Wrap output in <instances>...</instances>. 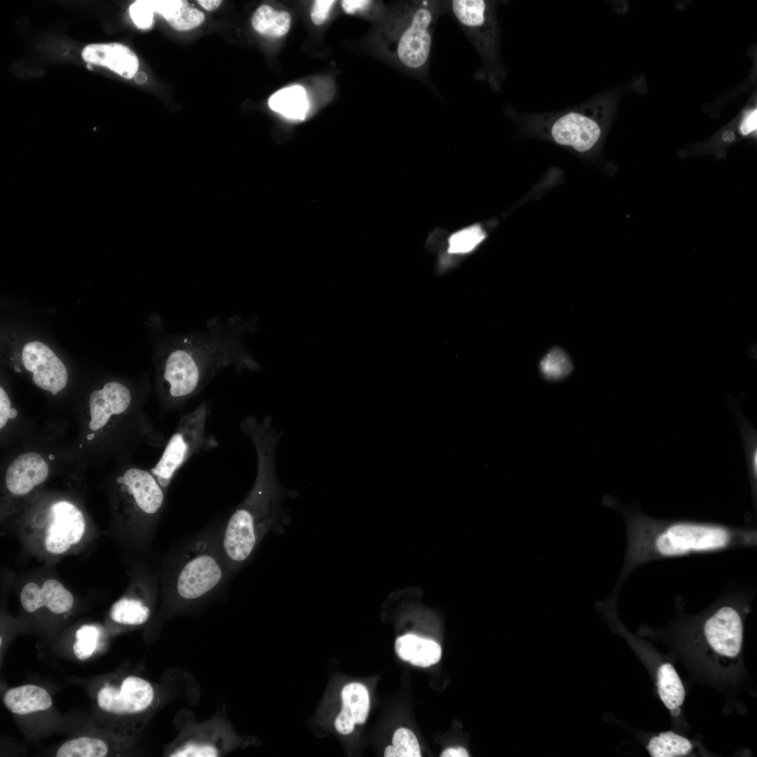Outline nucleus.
I'll return each mask as SVG.
<instances>
[{
  "label": "nucleus",
  "mask_w": 757,
  "mask_h": 757,
  "mask_svg": "<svg viewBox=\"0 0 757 757\" xmlns=\"http://www.w3.org/2000/svg\"><path fill=\"white\" fill-rule=\"evenodd\" d=\"M204 19L203 13L190 6L186 1L177 13L167 22L175 29L185 31L199 26Z\"/></svg>",
  "instance_id": "7c9ffc66"
},
{
  "label": "nucleus",
  "mask_w": 757,
  "mask_h": 757,
  "mask_svg": "<svg viewBox=\"0 0 757 757\" xmlns=\"http://www.w3.org/2000/svg\"><path fill=\"white\" fill-rule=\"evenodd\" d=\"M22 359L32 380L39 388L56 395L66 386L67 370L55 353L40 341H30L22 349Z\"/></svg>",
  "instance_id": "9b49d317"
},
{
  "label": "nucleus",
  "mask_w": 757,
  "mask_h": 757,
  "mask_svg": "<svg viewBox=\"0 0 757 757\" xmlns=\"http://www.w3.org/2000/svg\"><path fill=\"white\" fill-rule=\"evenodd\" d=\"M657 684L660 697L669 709L682 705L685 698V689L671 664H664L659 668Z\"/></svg>",
  "instance_id": "b1692460"
},
{
  "label": "nucleus",
  "mask_w": 757,
  "mask_h": 757,
  "mask_svg": "<svg viewBox=\"0 0 757 757\" xmlns=\"http://www.w3.org/2000/svg\"><path fill=\"white\" fill-rule=\"evenodd\" d=\"M690 742L672 731L661 732L653 737L647 747L653 757H674L688 754L692 749Z\"/></svg>",
  "instance_id": "393cba45"
},
{
  "label": "nucleus",
  "mask_w": 757,
  "mask_h": 757,
  "mask_svg": "<svg viewBox=\"0 0 757 757\" xmlns=\"http://www.w3.org/2000/svg\"><path fill=\"white\" fill-rule=\"evenodd\" d=\"M151 616V608L146 599L138 595H128L116 601L111 607L110 617L115 622L128 626L146 623Z\"/></svg>",
  "instance_id": "412c9836"
},
{
  "label": "nucleus",
  "mask_w": 757,
  "mask_h": 757,
  "mask_svg": "<svg viewBox=\"0 0 757 757\" xmlns=\"http://www.w3.org/2000/svg\"><path fill=\"white\" fill-rule=\"evenodd\" d=\"M484 238L485 233L479 225L463 228L449 236L447 253L454 257L465 256L472 252Z\"/></svg>",
  "instance_id": "a878e982"
},
{
  "label": "nucleus",
  "mask_w": 757,
  "mask_h": 757,
  "mask_svg": "<svg viewBox=\"0 0 757 757\" xmlns=\"http://www.w3.org/2000/svg\"><path fill=\"white\" fill-rule=\"evenodd\" d=\"M540 370L545 379L558 381L567 376L573 370L568 355L561 349H552L540 361Z\"/></svg>",
  "instance_id": "bb28decb"
},
{
  "label": "nucleus",
  "mask_w": 757,
  "mask_h": 757,
  "mask_svg": "<svg viewBox=\"0 0 757 757\" xmlns=\"http://www.w3.org/2000/svg\"><path fill=\"white\" fill-rule=\"evenodd\" d=\"M220 523L175 545L165 561L163 586L171 612L188 609L220 592L233 578L219 543Z\"/></svg>",
  "instance_id": "7ed1b4c3"
},
{
  "label": "nucleus",
  "mask_w": 757,
  "mask_h": 757,
  "mask_svg": "<svg viewBox=\"0 0 757 757\" xmlns=\"http://www.w3.org/2000/svg\"><path fill=\"white\" fill-rule=\"evenodd\" d=\"M129 11L132 20L137 27L146 29L153 24L154 11L150 1H136L130 5Z\"/></svg>",
  "instance_id": "2f4dec72"
},
{
  "label": "nucleus",
  "mask_w": 757,
  "mask_h": 757,
  "mask_svg": "<svg viewBox=\"0 0 757 757\" xmlns=\"http://www.w3.org/2000/svg\"><path fill=\"white\" fill-rule=\"evenodd\" d=\"M240 428L254 446L257 468L250 491L220 523V547L233 577L250 561L269 531L279 533L289 524L283 503L292 494L277 476L275 451L280 434L273 428L271 417L259 420L250 416L241 421Z\"/></svg>",
  "instance_id": "f257e3e1"
},
{
  "label": "nucleus",
  "mask_w": 757,
  "mask_h": 757,
  "mask_svg": "<svg viewBox=\"0 0 757 757\" xmlns=\"http://www.w3.org/2000/svg\"><path fill=\"white\" fill-rule=\"evenodd\" d=\"M110 745L100 737L81 736L64 742L57 750V757H103L110 752Z\"/></svg>",
  "instance_id": "5701e85b"
},
{
  "label": "nucleus",
  "mask_w": 757,
  "mask_h": 757,
  "mask_svg": "<svg viewBox=\"0 0 757 757\" xmlns=\"http://www.w3.org/2000/svg\"><path fill=\"white\" fill-rule=\"evenodd\" d=\"M251 23L258 33L271 37L285 35L290 28L291 16L284 11H276L268 5L260 6L254 13Z\"/></svg>",
  "instance_id": "4be33fe9"
},
{
  "label": "nucleus",
  "mask_w": 757,
  "mask_h": 757,
  "mask_svg": "<svg viewBox=\"0 0 757 757\" xmlns=\"http://www.w3.org/2000/svg\"><path fill=\"white\" fill-rule=\"evenodd\" d=\"M335 1L317 0L314 1L311 11V18L316 25H320L327 20Z\"/></svg>",
  "instance_id": "72a5a7b5"
},
{
  "label": "nucleus",
  "mask_w": 757,
  "mask_h": 757,
  "mask_svg": "<svg viewBox=\"0 0 757 757\" xmlns=\"http://www.w3.org/2000/svg\"><path fill=\"white\" fill-rule=\"evenodd\" d=\"M200 6L207 11H213L217 8L221 3V0H198L197 1Z\"/></svg>",
  "instance_id": "58836bf2"
},
{
  "label": "nucleus",
  "mask_w": 757,
  "mask_h": 757,
  "mask_svg": "<svg viewBox=\"0 0 757 757\" xmlns=\"http://www.w3.org/2000/svg\"><path fill=\"white\" fill-rule=\"evenodd\" d=\"M75 637L73 651L76 658L84 660L91 657L97 646L99 632L97 627L83 625L76 632Z\"/></svg>",
  "instance_id": "c756f323"
},
{
  "label": "nucleus",
  "mask_w": 757,
  "mask_h": 757,
  "mask_svg": "<svg viewBox=\"0 0 757 757\" xmlns=\"http://www.w3.org/2000/svg\"><path fill=\"white\" fill-rule=\"evenodd\" d=\"M709 644L718 653L734 657L741 650L743 624L741 616L731 606L718 608L704 624Z\"/></svg>",
  "instance_id": "f8f14e48"
},
{
  "label": "nucleus",
  "mask_w": 757,
  "mask_h": 757,
  "mask_svg": "<svg viewBox=\"0 0 757 757\" xmlns=\"http://www.w3.org/2000/svg\"><path fill=\"white\" fill-rule=\"evenodd\" d=\"M50 458H53V456H50Z\"/></svg>",
  "instance_id": "c03bdc74"
},
{
  "label": "nucleus",
  "mask_w": 757,
  "mask_h": 757,
  "mask_svg": "<svg viewBox=\"0 0 757 757\" xmlns=\"http://www.w3.org/2000/svg\"><path fill=\"white\" fill-rule=\"evenodd\" d=\"M495 4L484 0H454L451 9L485 62L498 60L499 29Z\"/></svg>",
  "instance_id": "1a4fd4ad"
},
{
  "label": "nucleus",
  "mask_w": 757,
  "mask_h": 757,
  "mask_svg": "<svg viewBox=\"0 0 757 757\" xmlns=\"http://www.w3.org/2000/svg\"><path fill=\"white\" fill-rule=\"evenodd\" d=\"M186 2L182 0H150L154 12L162 15L166 21L172 18Z\"/></svg>",
  "instance_id": "473e14b6"
},
{
  "label": "nucleus",
  "mask_w": 757,
  "mask_h": 757,
  "mask_svg": "<svg viewBox=\"0 0 757 757\" xmlns=\"http://www.w3.org/2000/svg\"><path fill=\"white\" fill-rule=\"evenodd\" d=\"M3 702L13 714L27 715L50 709L53 700L48 691L35 685H24L9 689Z\"/></svg>",
  "instance_id": "a211bd4d"
},
{
  "label": "nucleus",
  "mask_w": 757,
  "mask_h": 757,
  "mask_svg": "<svg viewBox=\"0 0 757 757\" xmlns=\"http://www.w3.org/2000/svg\"><path fill=\"white\" fill-rule=\"evenodd\" d=\"M342 708L334 721V727L342 735L350 734L355 725L363 724L369 709V695L360 683H350L341 690Z\"/></svg>",
  "instance_id": "f3484780"
},
{
  "label": "nucleus",
  "mask_w": 757,
  "mask_h": 757,
  "mask_svg": "<svg viewBox=\"0 0 757 757\" xmlns=\"http://www.w3.org/2000/svg\"><path fill=\"white\" fill-rule=\"evenodd\" d=\"M210 412L209 404L203 402L182 416L159 461L151 469L165 491L179 470L193 456L218 446L217 439L207 432Z\"/></svg>",
  "instance_id": "423d86ee"
},
{
  "label": "nucleus",
  "mask_w": 757,
  "mask_h": 757,
  "mask_svg": "<svg viewBox=\"0 0 757 757\" xmlns=\"http://www.w3.org/2000/svg\"><path fill=\"white\" fill-rule=\"evenodd\" d=\"M607 506L623 515L627 531L624 563L615 585L618 592L629 574L652 560L723 550L756 543V531L718 524L661 520L625 506L607 496Z\"/></svg>",
  "instance_id": "f03ea898"
},
{
  "label": "nucleus",
  "mask_w": 757,
  "mask_h": 757,
  "mask_svg": "<svg viewBox=\"0 0 757 757\" xmlns=\"http://www.w3.org/2000/svg\"><path fill=\"white\" fill-rule=\"evenodd\" d=\"M397 655L402 660L422 667L437 663L441 657L442 649L435 641L421 638L414 634H406L395 641Z\"/></svg>",
  "instance_id": "6ab92c4d"
},
{
  "label": "nucleus",
  "mask_w": 757,
  "mask_h": 757,
  "mask_svg": "<svg viewBox=\"0 0 757 757\" xmlns=\"http://www.w3.org/2000/svg\"><path fill=\"white\" fill-rule=\"evenodd\" d=\"M744 443V450L753 493H756L757 479V441L756 432L752 425L744 417L738 418Z\"/></svg>",
  "instance_id": "c85d7f7f"
},
{
  "label": "nucleus",
  "mask_w": 757,
  "mask_h": 757,
  "mask_svg": "<svg viewBox=\"0 0 757 757\" xmlns=\"http://www.w3.org/2000/svg\"><path fill=\"white\" fill-rule=\"evenodd\" d=\"M131 404L132 394L128 387L116 381L107 383L102 390L90 395L89 428L92 430L100 429L111 415L125 412Z\"/></svg>",
  "instance_id": "4468645a"
},
{
  "label": "nucleus",
  "mask_w": 757,
  "mask_h": 757,
  "mask_svg": "<svg viewBox=\"0 0 757 757\" xmlns=\"http://www.w3.org/2000/svg\"><path fill=\"white\" fill-rule=\"evenodd\" d=\"M116 683H107L97 691L96 704L104 725L121 737L133 735L137 721L154 707L156 695L144 678L130 675Z\"/></svg>",
  "instance_id": "20e7f679"
},
{
  "label": "nucleus",
  "mask_w": 757,
  "mask_h": 757,
  "mask_svg": "<svg viewBox=\"0 0 757 757\" xmlns=\"http://www.w3.org/2000/svg\"><path fill=\"white\" fill-rule=\"evenodd\" d=\"M85 531L82 512L69 502H56L50 508L44 539L46 550L54 554H63L80 542Z\"/></svg>",
  "instance_id": "9d476101"
},
{
  "label": "nucleus",
  "mask_w": 757,
  "mask_h": 757,
  "mask_svg": "<svg viewBox=\"0 0 757 757\" xmlns=\"http://www.w3.org/2000/svg\"><path fill=\"white\" fill-rule=\"evenodd\" d=\"M441 757H468L469 756L465 749L462 747L449 748L445 749L440 755Z\"/></svg>",
  "instance_id": "4c0bfd02"
},
{
  "label": "nucleus",
  "mask_w": 757,
  "mask_h": 757,
  "mask_svg": "<svg viewBox=\"0 0 757 757\" xmlns=\"http://www.w3.org/2000/svg\"><path fill=\"white\" fill-rule=\"evenodd\" d=\"M81 56L86 62L106 67L125 79H132L139 69L137 55L119 43L89 44L83 49Z\"/></svg>",
  "instance_id": "dca6fc26"
},
{
  "label": "nucleus",
  "mask_w": 757,
  "mask_h": 757,
  "mask_svg": "<svg viewBox=\"0 0 757 757\" xmlns=\"http://www.w3.org/2000/svg\"><path fill=\"white\" fill-rule=\"evenodd\" d=\"M231 362L230 357L214 352L189 348L171 351L162 374L166 404L171 410L182 407L217 370Z\"/></svg>",
  "instance_id": "39448f33"
},
{
  "label": "nucleus",
  "mask_w": 757,
  "mask_h": 757,
  "mask_svg": "<svg viewBox=\"0 0 757 757\" xmlns=\"http://www.w3.org/2000/svg\"><path fill=\"white\" fill-rule=\"evenodd\" d=\"M11 402L9 398L3 389L0 388V428H3L8 419L9 418V413L11 411Z\"/></svg>",
  "instance_id": "c9c22d12"
},
{
  "label": "nucleus",
  "mask_w": 757,
  "mask_h": 757,
  "mask_svg": "<svg viewBox=\"0 0 757 757\" xmlns=\"http://www.w3.org/2000/svg\"><path fill=\"white\" fill-rule=\"evenodd\" d=\"M48 475V466L42 456L27 452L17 457L6 473L8 490L16 496H23L42 484Z\"/></svg>",
  "instance_id": "2eb2a0df"
},
{
  "label": "nucleus",
  "mask_w": 757,
  "mask_h": 757,
  "mask_svg": "<svg viewBox=\"0 0 757 757\" xmlns=\"http://www.w3.org/2000/svg\"><path fill=\"white\" fill-rule=\"evenodd\" d=\"M602 109L593 101L545 116L550 135L558 144L584 153L592 149L600 138L599 116Z\"/></svg>",
  "instance_id": "6e6552de"
},
{
  "label": "nucleus",
  "mask_w": 757,
  "mask_h": 757,
  "mask_svg": "<svg viewBox=\"0 0 757 757\" xmlns=\"http://www.w3.org/2000/svg\"><path fill=\"white\" fill-rule=\"evenodd\" d=\"M15 371H17V372H20V371H21L20 369V368H19L18 367H17V366H16V367H15Z\"/></svg>",
  "instance_id": "79ce46f5"
},
{
  "label": "nucleus",
  "mask_w": 757,
  "mask_h": 757,
  "mask_svg": "<svg viewBox=\"0 0 757 757\" xmlns=\"http://www.w3.org/2000/svg\"><path fill=\"white\" fill-rule=\"evenodd\" d=\"M393 745L384 751L386 757H420L421 749L418 739L410 730L404 728L397 729L392 739Z\"/></svg>",
  "instance_id": "cd10ccee"
},
{
  "label": "nucleus",
  "mask_w": 757,
  "mask_h": 757,
  "mask_svg": "<svg viewBox=\"0 0 757 757\" xmlns=\"http://www.w3.org/2000/svg\"><path fill=\"white\" fill-rule=\"evenodd\" d=\"M371 4L372 1L369 0H343L341 5L346 13L355 14L366 11Z\"/></svg>",
  "instance_id": "f704fd0d"
},
{
  "label": "nucleus",
  "mask_w": 757,
  "mask_h": 757,
  "mask_svg": "<svg viewBox=\"0 0 757 757\" xmlns=\"http://www.w3.org/2000/svg\"><path fill=\"white\" fill-rule=\"evenodd\" d=\"M20 601L28 613L45 606L55 614H62L71 609L74 596L60 582L48 579L41 587L34 582L26 584L20 592Z\"/></svg>",
  "instance_id": "ddd939ff"
},
{
  "label": "nucleus",
  "mask_w": 757,
  "mask_h": 757,
  "mask_svg": "<svg viewBox=\"0 0 757 757\" xmlns=\"http://www.w3.org/2000/svg\"><path fill=\"white\" fill-rule=\"evenodd\" d=\"M93 437H94L93 434H90V435H88V439H91Z\"/></svg>",
  "instance_id": "37998d69"
},
{
  "label": "nucleus",
  "mask_w": 757,
  "mask_h": 757,
  "mask_svg": "<svg viewBox=\"0 0 757 757\" xmlns=\"http://www.w3.org/2000/svg\"><path fill=\"white\" fill-rule=\"evenodd\" d=\"M757 123V110H753L749 112L744 118L740 130L742 134L746 135L756 129Z\"/></svg>",
  "instance_id": "e433bc0d"
},
{
  "label": "nucleus",
  "mask_w": 757,
  "mask_h": 757,
  "mask_svg": "<svg viewBox=\"0 0 757 757\" xmlns=\"http://www.w3.org/2000/svg\"><path fill=\"white\" fill-rule=\"evenodd\" d=\"M268 103L273 111L291 121H304L308 109L307 94L300 86L279 90L269 97Z\"/></svg>",
  "instance_id": "aec40b11"
},
{
  "label": "nucleus",
  "mask_w": 757,
  "mask_h": 757,
  "mask_svg": "<svg viewBox=\"0 0 757 757\" xmlns=\"http://www.w3.org/2000/svg\"><path fill=\"white\" fill-rule=\"evenodd\" d=\"M18 415V411L15 409H11L9 413V418H14Z\"/></svg>",
  "instance_id": "ea45409f"
},
{
  "label": "nucleus",
  "mask_w": 757,
  "mask_h": 757,
  "mask_svg": "<svg viewBox=\"0 0 757 757\" xmlns=\"http://www.w3.org/2000/svg\"><path fill=\"white\" fill-rule=\"evenodd\" d=\"M437 14L433 1L409 2L395 48L397 57L406 69L420 71L427 64Z\"/></svg>",
  "instance_id": "0eeeda50"
},
{
  "label": "nucleus",
  "mask_w": 757,
  "mask_h": 757,
  "mask_svg": "<svg viewBox=\"0 0 757 757\" xmlns=\"http://www.w3.org/2000/svg\"><path fill=\"white\" fill-rule=\"evenodd\" d=\"M670 710H671V714L673 716H678L681 712V710H680L678 707H674V708H673V709H671Z\"/></svg>",
  "instance_id": "a19ab883"
}]
</instances>
